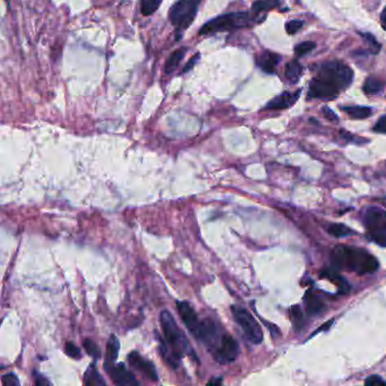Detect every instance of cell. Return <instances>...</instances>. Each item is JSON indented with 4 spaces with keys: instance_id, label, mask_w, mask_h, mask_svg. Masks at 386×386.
<instances>
[{
    "instance_id": "cell-1",
    "label": "cell",
    "mask_w": 386,
    "mask_h": 386,
    "mask_svg": "<svg viewBox=\"0 0 386 386\" xmlns=\"http://www.w3.org/2000/svg\"><path fill=\"white\" fill-rule=\"evenodd\" d=\"M160 325L162 328L163 339L158 334L159 350L162 359L171 368L176 369L179 367L180 359L185 356L193 357L194 360L197 359L194 350H193L188 338L178 326L176 320L171 315L169 310H162L160 314Z\"/></svg>"
},
{
    "instance_id": "cell-2",
    "label": "cell",
    "mask_w": 386,
    "mask_h": 386,
    "mask_svg": "<svg viewBox=\"0 0 386 386\" xmlns=\"http://www.w3.org/2000/svg\"><path fill=\"white\" fill-rule=\"evenodd\" d=\"M332 259L338 269L352 271L359 275L373 273L377 271L380 265L376 257L366 250L342 245L333 249Z\"/></svg>"
},
{
    "instance_id": "cell-3",
    "label": "cell",
    "mask_w": 386,
    "mask_h": 386,
    "mask_svg": "<svg viewBox=\"0 0 386 386\" xmlns=\"http://www.w3.org/2000/svg\"><path fill=\"white\" fill-rule=\"evenodd\" d=\"M202 0H178L169 10V20L176 28V40H180L184 31L194 22Z\"/></svg>"
},
{
    "instance_id": "cell-4",
    "label": "cell",
    "mask_w": 386,
    "mask_h": 386,
    "mask_svg": "<svg viewBox=\"0 0 386 386\" xmlns=\"http://www.w3.org/2000/svg\"><path fill=\"white\" fill-rule=\"evenodd\" d=\"M253 17L248 13H229L223 14L209 21L203 25L198 32V35H206L220 32H227L236 28L246 27L252 24Z\"/></svg>"
},
{
    "instance_id": "cell-5",
    "label": "cell",
    "mask_w": 386,
    "mask_h": 386,
    "mask_svg": "<svg viewBox=\"0 0 386 386\" xmlns=\"http://www.w3.org/2000/svg\"><path fill=\"white\" fill-rule=\"evenodd\" d=\"M316 77L327 81L341 91L351 84L353 71L341 62H327L320 66Z\"/></svg>"
},
{
    "instance_id": "cell-6",
    "label": "cell",
    "mask_w": 386,
    "mask_h": 386,
    "mask_svg": "<svg viewBox=\"0 0 386 386\" xmlns=\"http://www.w3.org/2000/svg\"><path fill=\"white\" fill-rule=\"evenodd\" d=\"M191 333L194 335L196 340L202 342L210 352H212L220 344L226 332L222 331V327L213 318L206 317L199 320L197 326Z\"/></svg>"
},
{
    "instance_id": "cell-7",
    "label": "cell",
    "mask_w": 386,
    "mask_h": 386,
    "mask_svg": "<svg viewBox=\"0 0 386 386\" xmlns=\"http://www.w3.org/2000/svg\"><path fill=\"white\" fill-rule=\"evenodd\" d=\"M232 316H234L235 321L237 322V324L240 326L244 333L245 338L247 340L253 343V344H259L263 341V332L260 328L259 324L257 323V321L254 318V316L250 314L247 309L242 308L239 306H232L231 307Z\"/></svg>"
},
{
    "instance_id": "cell-8",
    "label": "cell",
    "mask_w": 386,
    "mask_h": 386,
    "mask_svg": "<svg viewBox=\"0 0 386 386\" xmlns=\"http://www.w3.org/2000/svg\"><path fill=\"white\" fill-rule=\"evenodd\" d=\"M211 355L216 363L227 365L234 363L239 356V344L235 338L226 333L220 344L211 352Z\"/></svg>"
},
{
    "instance_id": "cell-9",
    "label": "cell",
    "mask_w": 386,
    "mask_h": 386,
    "mask_svg": "<svg viewBox=\"0 0 386 386\" xmlns=\"http://www.w3.org/2000/svg\"><path fill=\"white\" fill-rule=\"evenodd\" d=\"M364 223L369 236L386 235V212L378 207H369L364 215Z\"/></svg>"
},
{
    "instance_id": "cell-10",
    "label": "cell",
    "mask_w": 386,
    "mask_h": 386,
    "mask_svg": "<svg viewBox=\"0 0 386 386\" xmlns=\"http://www.w3.org/2000/svg\"><path fill=\"white\" fill-rule=\"evenodd\" d=\"M105 370L110 375L112 382L116 385H138V381L130 370L127 369L124 363L113 364L111 366L105 367Z\"/></svg>"
},
{
    "instance_id": "cell-11",
    "label": "cell",
    "mask_w": 386,
    "mask_h": 386,
    "mask_svg": "<svg viewBox=\"0 0 386 386\" xmlns=\"http://www.w3.org/2000/svg\"><path fill=\"white\" fill-rule=\"evenodd\" d=\"M128 363H129L130 367H133L134 369L139 371L143 376L149 378L150 381L156 382L159 380L154 365L150 362V360L143 358L137 351H131L128 355Z\"/></svg>"
},
{
    "instance_id": "cell-12",
    "label": "cell",
    "mask_w": 386,
    "mask_h": 386,
    "mask_svg": "<svg viewBox=\"0 0 386 386\" xmlns=\"http://www.w3.org/2000/svg\"><path fill=\"white\" fill-rule=\"evenodd\" d=\"M340 92L338 87L333 84L328 83L327 81L322 80L320 77H315L309 85L308 98L314 99H330L334 98Z\"/></svg>"
},
{
    "instance_id": "cell-13",
    "label": "cell",
    "mask_w": 386,
    "mask_h": 386,
    "mask_svg": "<svg viewBox=\"0 0 386 386\" xmlns=\"http://www.w3.org/2000/svg\"><path fill=\"white\" fill-rule=\"evenodd\" d=\"M177 309L179 313L181 321L184 322L185 326L188 328L189 332H192L197 326L198 322L201 318L198 317L197 313L195 312L194 307L188 301H177Z\"/></svg>"
},
{
    "instance_id": "cell-14",
    "label": "cell",
    "mask_w": 386,
    "mask_h": 386,
    "mask_svg": "<svg viewBox=\"0 0 386 386\" xmlns=\"http://www.w3.org/2000/svg\"><path fill=\"white\" fill-rule=\"evenodd\" d=\"M300 95V91H297L296 93H290V92H284L282 94L278 95L277 98H274L273 100L266 105V109L270 110H281V109H288L290 108L291 106H294L297 100H298Z\"/></svg>"
},
{
    "instance_id": "cell-15",
    "label": "cell",
    "mask_w": 386,
    "mask_h": 386,
    "mask_svg": "<svg viewBox=\"0 0 386 386\" xmlns=\"http://www.w3.org/2000/svg\"><path fill=\"white\" fill-rule=\"evenodd\" d=\"M306 302V310L310 316L320 315L326 309V306L320 296L314 294L313 291H307L305 296Z\"/></svg>"
},
{
    "instance_id": "cell-16",
    "label": "cell",
    "mask_w": 386,
    "mask_h": 386,
    "mask_svg": "<svg viewBox=\"0 0 386 386\" xmlns=\"http://www.w3.org/2000/svg\"><path fill=\"white\" fill-rule=\"evenodd\" d=\"M280 56L271 51H265L257 57V65L263 71L267 74H273L280 63Z\"/></svg>"
},
{
    "instance_id": "cell-17",
    "label": "cell",
    "mask_w": 386,
    "mask_h": 386,
    "mask_svg": "<svg viewBox=\"0 0 386 386\" xmlns=\"http://www.w3.org/2000/svg\"><path fill=\"white\" fill-rule=\"evenodd\" d=\"M119 349L120 342L118 340V338L113 334L110 335L108 343H107V353L103 367H108L116 364V360L118 359V356H119Z\"/></svg>"
},
{
    "instance_id": "cell-18",
    "label": "cell",
    "mask_w": 386,
    "mask_h": 386,
    "mask_svg": "<svg viewBox=\"0 0 386 386\" xmlns=\"http://www.w3.org/2000/svg\"><path fill=\"white\" fill-rule=\"evenodd\" d=\"M187 50H188L187 46H181V48L177 49L176 51H173L172 53H171L169 58L167 59L166 65H164V73L166 74L173 73V71L178 68V66H179L181 60L184 59Z\"/></svg>"
},
{
    "instance_id": "cell-19",
    "label": "cell",
    "mask_w": 386,
    "mask_h": 386,
    "mask_svg": "<svg viewBox=\"0 0 386 386\" xmlns=\"http://www.w3.org/2000/svg\"><path fill=\"white\" fill-rule=\"evenodd\" d=\"M84 384L87 386H99V385H106V381L103 380V377L100 375L98 369L95 368V365H90L87 368V370L84 374Z\"/></svg>"
},
{
    "instance_id": "cell-20",
    "label": "cell",
    "mask_w": 386,
    "mask_h": 386,
    "mask_svg": "<svg viewBox=\"0 0 386 386\" xmlns=\"http://www.w3.org/2000/svg\"><path fill=\"white\" fill-rule=\"evenodd\" d=\"M385 86V82L380 80L377 77H368L366 81H365L364 84V92L368 95H375L378 94L383 91V88Z\"/></svg>"
},
{
    "instance_id": "cell-21",
    "label": "cell",
    "mask_w": 386,
    "mask_h": 386,
    "mask_svg": "<svg viewBox=\"0 0 386 386\" xmlns=\"http://www.w3.org/2000/svg\"><path fill=\"white\" fill-rule=\"evenodd\" d=\"M322 275L333 282V283L339 288L341 294H348L350 291V284L341 277V275H339L337 272H334V271H330V270L325 271Z\"/></svg>"
},
{
    "instance_id": "cell-22",
    "label": "cell",
    "mask_w": 386,
    "mask_h": 386,
    "mask_svg": "<svg viewBox=\"0 0 386 386\" xmlns=\"http://www.w3.org/2000/svg\"><path fill=\"white\" fill-rule=\"evenodd\" d=\"M343 111L348 113L353 119H366L371 114V109L368 107L352 106V107H343Z\"/></svg>"
},
{
    "instance_id": "cell-23",
    "label": "cell",
    "mask_w": 386,
    "mask_h": 386,
    "mask_svg": "<svg viewBox=\"0 0 386 386\" xmlns=\"http://www.w3.org/2000/svg\"><path fill=\"white\" fill-rule=\"evenodd\" d=\"M301 71H302V67L300 66V64L298 62L294 60V62H290L287 66H285L284 74L285 77H287L289 81L292 82V83H296V82L300 78V76H301Z\"/></svg>"
},
{
    "instance_id": "cell-24",
    "label": "cell",
    "mask_w": 386,
    "mask_h": 386,
    "mask_svg": "<svg viewBox=\"0 0 386 386\" xmlns=\"http://www.w3.org/2000/svg\"><path fill=\"white\" fill-rule=\"evenodd\" d=\"M278 5H279V0H256V1L253 3L252 13L254 14V16H255L259 13L273 9Z\"/></svg>"
},
{
    "instance_id": "cell-25",
    "label": "cell",
    "mask_w": 386,
    "mask_h": 386,
    "mask_svg": "<svg viewBox=\"0 0 386 386\" xmlns=\"http://www.w3.org/2000/svg\"><path fill=\"white\" fill-rule=\"evenodd\" d=\"M328 232L332 236L337 238H342V237H348V236L355 235V231L352 229H350L349 227L344 226L342 223H334L331 224V227L328 228Z\"/></svg>"
},
{
    "instance_id": "cell-26",
    "label": "cell",
    "mask_w": 386,
    "mask_h": 386,
    "mask_svg": "<svg viewBox=\"0 0 386 386\" xmlns=\"http://www.w3.org/2000/svg\"><path fill=\"white\" fill-rule=\"evenodd\" d=\"M290 317L294 324V328L296 331H300L303 326V314L301 308L298 305L291 307L290 309Z\"/></svg>"
},
{
    "instance_id": "cell-27",
    "label": "cell",
    "mask_w": 386,
    "mask_h": 386,
    "mask_svg": "<svg viewBox=\"0 0 386 386\" xmlns=\"http://www.w3.org/2000/svg\"><path fill=\"white\" fill-rule=\"evenodd\" d=\"M162 2V0H141V12L144 16H150L156 10Z\"/></svg>"
},
{
    "instance_id": "cell-28",
    "label": "cell",
    "mask_w": 386,
    "mask_h": 386,
    "mask_svg": "<svg viewBox=\"0 0 386 386\" xmlns=\"http://www.w3.org/2000/svg\"><path fill=\"white\" fill-rule=\"evenodd\" d=\"M83 346L86 350L87 355L91 356L94 360H98L101 357V350H100L99 345L94 341L90 340V339H85V341L83 342Z\"/></svg>"
},
{
    "instance_id": "cell-29",
    "label": "cell",
    "mask_w": 386,
    "mask_h": 386,
    "mask_svg": "<svg viewBox=\"0 0 386 386\" xmlns=\"http://www.w3.org/2000/svg\"><path fill=\"white\" fill-rule=\"evenodd\" d=\"M360 35L364 38V40L367 42L368 49H369V52L373 53V55H377L378 52L381 51V44L378 43L376 39L374 38V35H371L369 33H360Z\"/></svg>"
},
{
    "instance_id": "cell-30",
    "label": "cell",
    "mask_w": 386,
    "mask_h": 386,
    "mask_svg": "<svg viewBox=\"0 0 386 386\" xmlns=\"http://www.w3.org/2000/svg\"><path fill=\"white\" fill-rule=\"evenodd\" d=\"M65 352L66 355L73 359H81L82 352L77 345H75L73 342H66L65 344Z\"/></svg>"
},
{
    "instance_id": "cell-31",
    "label": "cell",
    "mask_w": 386,
    "mask_h": 386,
    "mask_svg": "<svg viewBox=\"0 0 386 386\" xmlns=\"http://www.w3.org/2000/svg\"><path fill=\"white\" fill-rule=\"evenodd\" d=\"M315 43L312 41H306V42H302V43H299L298 45L295 48V52L297 53L298 56H303L306 55V53H308L312 51V50L315 49Z\"/></svg>"
},
{
    "instance_id": "cell-32",
    "label": "cell",
    "mask_w": 386,
    "mask_h": 386,
    "mask_svg": "<svg viewBox=\"0 0 386 386\" xmlns=\"http://www.w3.org/2000/svg\"><path fill=\"white\" fill-rule=\"evenodd\" d=\"M1 383L3 386H20V380L15 374L9 373L3 375L1 378Z\"/></svg>"
},
{
    "instance_id": "cell-33",
    "label": "cell",
    "mask_w": 386,
    "mask_h": 386,
    "mask_svg": "<svg viewBox=\"0 0 386 386\" xmlns=\"http://www.w3.org/2000/svg\"><path fill=\"white\" fill-rule=\"evenodd\" d=\"M303 22L302 21H299V20H292L290 22H288L285 24V30L289 34H295L298 32L300 28L302 27Z\"/></svg>"
},
{
    "instance_id": "cell-34",
    "label": "cell",
    "mask_w": 386,
    "mask_h": 386,
    "mask_svg": "<svg viewBox=\"0 0 386 386\" xmlns=\"http://www.w3.org/2000/svg\"><path fill=\"white\" fill-rule=\"evenodd\" d=\"M322 113H323V116L326 118L327 120L332 121V123H338L339 121V118H338L337 114H335L333 110L328 108V107H323V108H322Z\"/></svg>"
},
{
    "instance_id": "cell-35",
    "label": "cell",
    "mask_w": 386,
    "mask_h": 386,
    "mask_svg": "<svg viewBox=\"0 0 386 386\" xmlns=\"http://www.w3.org/2000/svg\"><path fill=\"white\" fill-rule=\"evenodd\" d=\"M365 384L370 385V386H378V385H386V382L384 380H382V377L377 376V375H373V376L368 377L366 381H365Z\"/></svg>"
},
{
    "instance_id": "cell-36",
    "label": "cell",
    "mask_w": 386,
    "mask_h": 386,
    "mask_svg": "<svg viewBox=\"0 0 386 386\" xmlns=\"http://www.w3.org/2000/svg\"><path fill=\"white\" fill-rule=\"evenodd\" d=\"M374 130L377 131V133L386 134V114L380 118V120H378L376 125H375Z\"/></svg>"
},
{
    "instance_id": "cell-37",
    "label": "cell",
    "mask_w": 386,
    "mask_h": 386,
    "mask_svg": "<svg viewBox=\"0 0 386 386\" xmlns=\"http://www.w3.org/2000/svg\"><path fill=\"white\" fill-rule=\"evenodd\" d=\"M34 375V382L37 385H50V381L46 380V377H44L43 375H41L40 373H38V371H34L33 373Z\"/></svg>"
},
{
    "instance_id": "cell-38",
    "label": "cell",
    "mask_w": 386,
    "mask_h": 386,
    "mask_svg": "<svg viewBox=\"0 0 386 386\" xmlns=\"http://www.w3.org/2000/svg\"><path fill=\"white\" fill-rule=\"evenodd\" d=\"M369 238L381 247H386V235H374L369 236Z\"/></svg>"
},
{
    "instance_id": "cell-39",
    "label": "cell",
    "mask_w": 386,
    "mask_h": 386,
    "mask_svg": "<svg viewBox=\"0 0 386 386\" xmlns=\"http://www.w3.org/2000/svg\"><path fill=\"white\" fill-rule=\"evenodd\" d=\"M199 58H201V55H199V53H196V55H195L194 57H193V58L187 63V65L185 66V68H184V70H182V71H184V73H187V71L191 70V69L193 68V67H194V65L196 64V62H197V60H198Z\"/></svg>"
},
{
    "instance_id": "cell-40",
    "label": "cell",
    "mask_w": 386,
    "mask_h": 386,
    "mask_svg": "<svg viewBox=\"0 0 386 386\" xmlns=\"http://www.w3.org/2000/svg\"><path fill=\"white\" fill-rule=\"evenodd\" d=\"M381 24H382V27H383L386 31V7L381 14Z\"/></svg>"
},
{
    "instance_id": "cell-41",
    "label": "cell",
    "mask_w": 386,
    "mask_h": 386,
    "mask_svg": "<svg viewBox=\"0 0 386 386\" xmlns=\"http://www.w3.org/2000/svg\"><path fill=\"white\" fill-rule=\"evenodd\" d=\"M222 377H219V378H213V380H211L209 382V384H222Z\"/></svg>"
},
{
    "instance_id": "cell-42",
    "label": "cell",
    "mask_w": 386,
    "mask_h": 386,
    "mask_svg": "<svg viewBox=\"0 0 386 386\" xmlns=\"http://www.w3.org/2000/svg\"><path fill=\"white\" fill-rule=\"evenodd\" d=\"M381 202H382V204L386 206V196H385V197H383V198L381 199Z\"/></svg>"
}]
</instances>
